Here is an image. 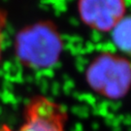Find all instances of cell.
<instances>
[{
	"mask_svg": "<svg viewBox=\"0 0 131 131\" xmlns=\"http://www.w3.org/2000/svg\"><path fill=\"white\" fill-rule=\"evenodd\" d=\"M124 0H79L80 19L86 26L100 32L112 31L125 16Z\"/></svg>",
	"mask_w": 131,
	"mask_h": 131,
	"instance_id": "obj_4",
	"label": "cell"
},
{
	"mask_svg": "<svg viewBox=\"0 0 131 131\" xmlns=\"http://www.w3.org/2000/svg\"><path fill=\"white\" fill-rule=\"evenodd\" d=\"M7 21H8V15L5 10L0 8V59L2 54V42H3V34H4L5 28L7 27Z\"/></svg>",
	"mask_w": 131,
	"mask_h": 131,
	"instance_id": "obj_6",
	"label": "cell"
},
{
	"mask_svg": "<svg viewBox=\"0 0 131 131\" xmlns=\"http://www.w3.org/2000/svg\"><path fill=\"white\" fill-rule=\"evenodd\" d=\"M67 113L63 107L43 95L33 96L25 105L24 122L18 129L3 124L0 131H64Z\"/></svg>",
	"mask_w": 131,
	"mask_h": 131,
	"instance_id": "obj_3",
	"label": "cell"
},
{
	"mask_svg": "<svg viewBox=\"0 0 131 131\" xmlns=\"http://www.w3.org/2000/svg\"><path fill=\"white\" fill-rule=\"evenodd\" d=\"M112 41L117 50L131 57V14L125 15L112 30Z\"/></svg>",
	"mask_w": 131,
	"mask_h": 131,
	"instance_id": "obj_5",
	"label": "cell"
},
{
	"mask_svg": "<svg viewBox=\"0 0 131 131\" xmlns=\"http://www.w3.org/2000/svg\"><path fill=\"white\" fill-rule=\"evenodd\" d=\"M62 39L56 24L42 20L24 27L15 39V52L20 64L31 69H47L56 64Z\"/></svg>",
	"mask_w": 131,
	"mask_h": 131,
	"instance_id": "obj_1",
	"label": "cell"
},
{
	"mask_svg": "<svg viewBox=\"0 0 131 131\" xmlns=\"http://www.w3.org/2000/svg\"><path fill=\"white\" fill-rule=\"evenodd\" d=\"M85 80L90 89L104 97L122 98L131 88V62L116 53H100L88 67Z\"/></svg>",
	"mask_w": 131,
	"mask_h": 131,
	"instance_id": "obj_2",
	"label": "cell"
}]
</instances>
